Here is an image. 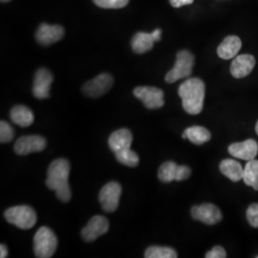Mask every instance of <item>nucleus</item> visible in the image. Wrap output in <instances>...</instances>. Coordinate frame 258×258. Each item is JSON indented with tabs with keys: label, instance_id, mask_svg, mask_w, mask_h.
<instances>
[{
	"label": "nucleus",
	"instance_id": "obj_1",
	"mask_svg": "<svg viewBox=\"0 0 258 258\" xmlns=\"http://www.w3.org/2000/svg\"><path fill=\"white\" fill-rule=\"evenodd\" d=\"M70 173V164L65 159H56L48 167L46 185L54 190L55 196L63 203H68L71 199L72 192L68 183Z\"/></svg>",
	"mask_w": 258,
	"mask_h": 258
},
{
	"label": "nucleus",
	"instance_id": "obj_2",
	"mask_svg": "<svg viewBox=\"0 0 258 258\" xmlns=\"http://www.w3.org/2000/svg\"><path fill=\"white\" fill-rule=\"evenodd\" d=\"M178 93L186 113L189 115H198L203 110L205 83L202 80L198 78L186 80L180 85Z\"/></svg>",
	"mask_w": 258,
	"mask_h": 258
},
{
	"label": "nucleus",
	"instance_id": "obj_3",
	"mask_svg": "<svg viewBox=\"0 0 258 258\" xmlns=\"http://www.w3.org/2000/svg\"><path fill=\"white\" fill-rule=\"evenodd\" d=\"M57 237L48 227H41L34 236V252L37 258H50L57 248Z\"/></svg>",
	"mask_w": 258,
	"mask_h": 258
},
{
	"label": "nucleus",
	"instance_id": "obj_4",
	"mask_svg": "<svg viewBox=\"0 0 258 258\" xmlns=\"http://www.w3.org/2000/svg\"><path fill=\"white\" fill-rule=\"evenodd\" d=\"M6 221L21 230H30L37 223V213L29 206H16L9 208L4 213Z\"/></svg>",
	"mask_w": 258,
	"mask_h": 258
},
{
	"label": "nucleus",
	"instance_id": "obj_5",
	"mask_svg": "<svg viewBox=\"0 0 258 258\" xmlns=\"http://www.w3.org/2000/svg\"><path fill=\"white\" fill-rule=\"evenodd\" d=\"M194 55L187 50H182L177 53L174 67L166 74V82L174 83L177 81L187 78L192 73Z\"/></svg>",
	"mask_w": 258,
	"mask_h": 258
},
{
	"label": "nucleus",
	"instance_id": "obj_6",
	"mask_svg": "<svg viewBox=\"0 0 258 258\" xmlns=\"http://www.w3.org/2000/svg\"><path fill=\"white\" fill-rule=\"evenodd\" d=\"M133 94L148 109H159L165 104L164 92L157 87L138 86L134 89Z\"/></svg>",
	"mask_w": 258,
	"mask_h": 258
},
{
	"label": "nucleus",
	"instance_id": "obj_7",
	"mask_svg": "<svg viewBox=\"0 0 258 258\" xmlns=\"http://www.w3.org/2000/svg\"><path fill=\"white\" fill-rule=\"evenodd\" d=\"M121 186L117 182H109L103 185L99 194V201L105 212H114L119 207Z\"/></svg>",
	"mask_w": 258,
	"mask_h": 258
},
{
	"label": "nucleus",
	"instance_id": "obj_8",
	"mask_svg": "<svg viewBox=\"0 0 258 258\" xmlns=\"http://www.w3.org/2000/svg\"><path fill=\"white\" fill-rule=\"evenodd\" d=\"M113 77L110 74L103 73L87 82L83 86V92L89 98H100L108 92L113 86Z\"/></svg>",
	"mask_w": 258,
	"mask_h": 258
},
{
	"label": "nucleus",
	"instance_id": "obj_9",
	"mask_svg": "<svg viewBox=\"0 0 258 258\" xmlns=\"http://www.w3.org/2000/svg\"><path fill=\"white\" fill-rule=\"evenodd\" d=\"M46 145V140L43 137L38 135H29L19 138L15 144L14 149L18 155L25 156L44 150Z\"/></svg>",
	"mask_w": 258,
	"mask_h": 258
},
{
	"label": "nucleus",
	"instance_id": "obj_10",
	"mask_svg": "<svg viewBox=\"0 0 258 258\" xmlns=\"http://www.w3.org/2000/svg\"><path fill=\"white\" fill-rule=\"evenodd\" d=\"M109 230V222L102 215H95L82 231V237L86 242H93Z\"/></svg>",
	"mask_w": 258,
	"mask_h": 258
},
{
	"label": "nucleus",
	"instance_id": "obj_11",
	"mask_svg": "<svg viewBox=\"0 0 258 258\" xmlns=\"http://www.w3.org/2000/svg\"><path fill=\"white\" fill-rule=\"evenodd\" d=\"M191 216L197 221L203 222L207 225H215L221 221L222 212L218 207L213 204H203L194 206L191 209Z\"/></svg>",
	"mask_w": 258,
	"mask_h": 258
},
{
	"label": "nucleus",
	"instance_id": "obj_12",
	"mask_svg": "<svg viewBox=\"0 0 258 258\" xmlns=\"http://www.w3.org/2000/svg\"><path fill=\"white\" fill-rule=\"evenodd\" d=\"M53 75L46 68H40L34 79L33 95L37 100H45L50 96V88L53 83Z\"/></svg>",
	"mask_w": 258,
	"mask_h": 258
},
{
	"label": "nucleus",
	"instance_id": "obj_13",
	"mask_svg": "<svg viewBox=\"0 0 258 258\" xmlns=\"http://www.w3.org/2000/svg\"><path fill=\"white\" fill-rule=\"evenodd\" d=\"M64 36V29L59 25H48L42 23L36 34V39L41 45H51L60 40Z\"/></svg>",
	"mask_w": 258,
	"mask_h": 258
},
{
	"label": "nucleus",
	"instance_id": "obj_14",
	"mask_svg": "<svg viewBox=\"0 0 258 258\" xmlns=\"http://www.w3.org/2000/svg\"><path fill=\"white\" fill-rule=\"evenodd\" d=\"M133 142V136L130 130L126 128L119 129L113 132L108 140V145L114 154H119L121 152L131 149V144Z\"/></svg>",
	"mask_w": 258,
	"mask_h": 258
},
{
	"label": "nucleus",
	"instance_id": "obj_15",
	"mask_svg": "<svg viewBox=\"0 0 258 258\" xmlns=\"http://www.w3.org/2000/svg\"><path fill=\"white\" fill-rule=\"evenodd\" d=\"M229 153L231 156L241 160H253L258 154L257 143L252 139L246 140L242 143H234L229 147Z\"/></svg>",
	"mask_w": 258,
	"mask_h": 258
},
{
	"label": "nucleus",
	"instance_id": "obj_16",
	"mask_svg": "<svg viewBox=\"0 0 258 258\" xmlns=\"http://www.w3.org/2000/svg\"><path fill=\"white\" fill-rule=\"evenodd\" d=\"M255 65L254 56L248 54L237 55L231 62V73L236 79H242L250 74Z\"/></svg>",
	"mask_w": 258,
	"mask_h": 258
},
{
	"label": "nucleus",
	"instance_id": "obj_17",
	"mask_svg": "<svg viewBox=\"0 0 258 258\" xmlns=\"http://www.w3.org/2000/svg\"><path fill=\"white\" fill-rule=\"evenodd\" d=\"M242 46L240 38L236 36L226 37L217 48V54L223 59H231L238 54Z\"/></svg>",
	"mask_w": 258,
	"mask_h": 258
},
{
	"label": "nucleus",
	"instance_id": "obj_18",
	"mask_svg": "<svg viewBox=\"0 0 258 258\" xmlns=\"http://www.w3.org/2000/svg\"><path fill=\"white\" fill-rule=\"evenodd\" d=\"M154 42L156 41L152 36V33L149 34V33L139 32L132 38L131 46L135 53L145 54L153 48Z\"/></svg>",
	"mask_w": 258,
	"mask_h": 258
},
{
	"label": "nucleus",
	"instance_id": "obj_19",
	"mask_svg": "<svg viewBox=\"0 0 258 258\" xmlns=\"http://www.w3.org/2000/svg\"><path fill=\"white\" fill-rule=\"evenodd\" d=\"M10 114H11L12 120L16 124H18L19 126H22V127L30 126L35 120V116H34L33 111L24 105H17L15 107H13Z\"/></svg>",
	"mask_w": 258,
	"mask_h": 258
},
{
	"label": "nucleus",
	"instance_id": "obj_20",
	"mask_svg": "<svg viewBox=\"0 0 258 258\" xmlns=\"http://www.w3.org/2000/svg\"><path fill=\"white\" fill-rule=\"evenodd\" d=\"M220 170L226 177H228L232 182H238L243 179L244 168L238 162L232 159L223 160L220 164Z\"/></svg>",
	"mask_w": 258,
	"mask_h": 258
},
{
	"label": "nucleus",
	"instance_id": "obj_21",
	"mask_svg": "<svg viewBox=\"0 0 258 258\" xmlns=\"http://www.w3.org/2000/svg\"><path fill=\"white\" fill-rule=\"evenodd\" d=\"M184 133L186 135V139L196 146H201L209 142L212 138V134L208 129L198 125H194L185 129Z\"/></svg>",
	"mask_w": 258,
	"mask_h": 258
},
{
	"label": "nucleus",
	"instance_id": "obj_22",
	"mask_svg": "<svg viewBox=\"0 0 258 258\" xmlns=\"http://www.w3.org/2000/svg\"><path fill=\"white\" fill-rule=\"evenodd\" d=\"M243 180L245 184L258 190V160L248 161L244 168Z\"/></svg>",
	"mask_w": 258,
	"mask_h": 258
},
{
	"label": "nucleus",
	"instance_id": "obj_23",
	"mask_svg": "<svg viewBox=\"0 0 258 258\" xmlns=\"http://www.w3.org/2000/svg\"><path fill=\"white\" fill-rule=\"evenodd\" d=\"M178 165L174 162H166L160 166L158 171V177L163 183H170L176 181V176L178 171Z\"/></svg>",
	"mask_w": 258,
	"mask_h": 258
},
{
	"label": "nucleus",
	"instance_id": "obj_24",
	"mask_svg": "<svg viewBox=\"0 0 258 258\" xmlns=\"http://www.w3.org/2000/svg\"><path fill=\"white\" fill-rule=\"evenodd\" d=\"M177 256L175 249L169 247L151 246L145 252L146 258H176Z\"/></svg>",
	"mask_w": 258,
	"mask_h": 258
},
{
	"label": "nucleus",
	"instance_id": "obj_25",
	"mask_svg": "<svg viewBox=\"0 0 258 258\" xmlns=\"http://www.w3.org/2000/svg\"><path fill=\"white\" fill-rule=\"evenodd\" d=\"M115 156L119 163L124 165V166H129V167H136L140 163L138 154L131 149L119 153V154H116Z\"/></svg>",
	"mask_w": 258,
	"mask_h": 258
},
{
	"label": "nucleus",
	"instance_id": "obj_26",
	"mask_svg": "<svg viewBox=\"0 0 258 258\" xmlns=\"http://www.w3.org/2000/svg\"><path fill=\"white\" fill-rule=\"evenodd\" d=\"M94 3L104 9H120L128 4L129 0H93Z\"/></svg>",
	"mask_w": 258,
	"mask_h": 258
},
{
	"label": "nucleus",
	"instance_id": "obj_27",
	"mask_svg": "<svg viewBox=\"0 0 258 258\" xmlns=\"http://www.w3.org/2000/svg\"><path fill=\"white\" fill-rule=\"evenodd\" d=\"M14 139V129L7 121H0V142L1 144L9 143Z\"/></svg>",
	"mask_w": 258,
	"mask_h": 258
},
{
	"label": "nucleus",
	"instance_id": "obj_28",
	"mask_svg": "<svg viewBox=\"0 0 258 258\" xmlns=\"http://www.w3.org/2000/svg\"><path fill=\"white\" fill-rule=\"evenodd\" d=\"M247 219L251 227L258 228V204L249 206L247 211Z\"/></svg>",
	"mask_w": 258,
	"mask_h": 258
},
{
	"label": "nucleus",
	"instance_id": "obj_29",
	"mask_svg": "<svg viewBox=\"0 0 258 258\" xmlns=\"http://www.w3.org/2000/svg\"><path fill=\"white\" fill-rule=\"evenodd\" d=\"M227 256L226 250L221 246H215L207 252L206 258H225Z\"/></svg>",
	"mask_w": 258,
	"mask_h": 258
},
{
	"label": "nucleus",
	"instance_id": "obj_30",
	"mask_svg": "<svg viewBox=\"0 0 258 258\" xmlns=\"http://www.w3.org/2000/svg\"><path fill=\"white\" fill-rule=\"evenodd\" d=\"M191 174V170L188 166H178V171H177V176H176V181H184L186 180Z\"/></svg>",
	"mask_w": 258,
	"mask_h": 258
},
{
	"label": "nucleus",
	"instance_id": "obj_31",
	"mask_svg": "<svg viewBox=\"0 0 258 258\" xmlns=\"http://www.w3.org/2000/svg\"><path fill=\"white\" fill-rule=\"evenodd\" d=\"M170 4L174 8H180L184 5H189L194 2V0H169Z\"/></svg>",
	"mask_w": 258,
	"mask_h": 258
},
{
	"label": "nucleus",
	"instance_id": "obj_32",
	"mask_svg": "<svg viewBox=\"0 0 258 258\" xmlns=\"http://www.w3.org/2000/svg\"><path fill=\"white\" fill-rule=\"evenodd\" d=\"M7 255H8V249H7V247H6L5 245L1 244V245H0V257H7Z\"/></svg>",
	"mask_w": 258,
	"mask_h": 258
},
{
	"label": "nucleus",
	"instance_id": "obj_33",
	"mask_svg": "<svg viewBox=\"0 0 258 258\" xmlns=\"http://www.w3.org/2000/svg\"><path fill=\"white\" fill-rule=\"evenodd\" d=\"M161 34H162V31L160 29H156L155 31L152 32V36L154 37L155 41H160L161 40Z\"/></svg>",
	"mask_w": 258,
	"mask_h": 258
},
{
	"label": "nucleus",
	"instance_id": "obj_34",
	"mask_svg": "<svg viewBox=\"0 0 258 258\" xmlns=\"http://www.w3.org/2000/svg\"><path fill=\"white\" fill-rule=\"evenodd\" d=\"M255 130H256V133L258 134V121L257 123H256V126H255Z\"/></svg>",
	"mask_w": 258,
	"mask_h": 258
},
{
	"label": "nucleus",
	"instance_id": "obj_35",
	"mask_svg": "<svg viewBox=\"0 0 258 258\" xmlns=\"http://www.w3.org/2000/svg\"><path fill=\"white\" fill-rule=\"evenodd\" d=\"M9 1H11V0H1V2H3V3L4 2H9Z\"/></svg>",
	"mask_w": 258,
	"mask_h": 258
}]
</instances>
